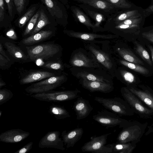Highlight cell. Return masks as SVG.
<instances>
[{
    "mask_svg": "<svg viewBox=\"0 0 153 153\" xmlns=\"http://www.w3.org/2000/svg\"><path fill=\"white\" fill-rule=\"evenodd\" d=\"M16 12L20 16L24 12L29 3V0H13Z\"/></svg>",
    "mask_w": 153,
    "mask_h": 153,
    "instance_id": "cell-35",
    "label": "cell"
},
{
    "mask_svg": "<svg viewBox=\"0 0 153 153\" xmlns=\"http://www.w3.org/2000/svg\"><path fill=\"white\" fill-rule=\"evenodd\" d=\"M148 127L149 128V130L147 131V132L145 134V135H147L149 134L150 133L152 132H153V128L152 126H149Z\"/></svg>",
    "mask_w": 153,
    "mask_h": 153,
    "instance_id": "cell-48",
    "label": "cell"
},
{
    "mask_svg": "<svg viewBox=\"0 0 153 153\" xmlns=\"http://www.w3.org/2000/svg\"><path fill=\"white\" fill-rule=\"evenodd\" d=\"M40 10L39 9L29 21L24 32L23 35L25 36L31 32L34 29L40 14Z\"/></svg>",
    "mask_w": 153,
    "mask_h": 153,
    "instance_id": "cell-34",
    "label": "cell"
},
{
    "mask_svg": "<svg viewBox=\"0 0 153 153\" xmlns=\"http://www.w3.org/2000/svg\"><path fill=\"white\" fill-rule=\"evenodd\" d=\"M6 34L8 38L12 39L15 40L17 38L16 34L13 28H11L8 30Z\"/></svg>",
    "mask_w": 153,
    "mask_h": 153,
    "instance_id": "cell-43",
    "label": "cell"
},
{
    "mask_svg": "<svg viewBox=\"0 0 153 153\" xmlns=\"http://www.w3.org/2000/svg\"><path fill=\"white\" fill-rule=\"evenodd\" d=\"M7 5L8 12L11 21L13 19L16 13V9L13 0H4Z\"/></svg>",
    "mask_w": 153,
    "mask_h": 153,
    "instance_id": "cell-39",
    "label": "cell"
},
{
    "mask_svg": "<svg viewBox=\"0 0 153 153\" xmlns=\"http://www.w3.org/2000/svg\"><path fill=\"white\" fill-rule=\"evenodd\" d=\"M120 73L124 80L128 84H132L135 82V77L131 73L124 70H120Z\"/></svg>",
    "mask_w": 153,
    "mask_h": 153,
    "instance_id": "cell-38",
    "label": "cell"
},
{
    "mask_svg": "<svg viewBox=\"0 0 153 153\" xmlns=\"http://www.w3.org/2000/svg\"><path fill=\"white\" fill-rule=\"evenodd\" d=\"M122 97L134 112L140 117L144 119L152 118L153 110L146 107L142 102L127 88L123 87L121 90Z\"/></svg>",
    "mask_w": 153,
    "mask_h": 153,
    "instance_id": "cell-3",
    "label": "cell"
},
{
    "mask_svg": "<svg viewBox=\"0 0 153 153\" xmlns=\"http://www.w3.org/2000/svg\"><path fill=\"white\" fill-rule=\"evenodd\" d=\"M5 46L10 54L14 58L20 60H26L27 57L18 47L13 43L7 42Z\"/></svg>",
    "mask_w": 153,
    "mask_h": 153,
    "instance_id": "cell-26",
    "label": "cell"
},
{
    "mask_svg": "<svg viewBox=\"0 0 153 153\" xmlns=\"http://www.w3.org/2000/svg\"><path fill=\"white\" fill-rule=\"evenodd\" d=\"M136 146V144L131 142L114 143L112 153H131Z\"/></svg>",
    "mask_w": 153,
    "mask_h": 153,
    "instance_id": "cell-27",
    "label": "cell"
},
{
    "mask_svg": "<svg viewBox=\"0 0 153 153\" xmlns=\"http://www.w3.org/2000/svg\"><path fill=\"white\" fill-rule=\"evenodd\" d=\"M80 93V91L77 89L65 91L50 90L33 94L30 96L41 101L59 102L76 99Z\"/></svg>",
    "mask_w": 153,
    "mask_h": 153,
    "instance_id": "cell-4",
    "label": "cell"
},
{
    "mask_svg": "<svg viewBox=\"0 0 153 153\" xmlns=\"http://www.w3.org/2000/svg\"><path fill=\"white\" fill-rule=\"evenodd\" d=\"M72 15L76 20L86 26L89 30L96 29L94 24L91 22L88 16L79 7L71 5L70 7Z\"/></svg>",
    "mask_w": 153,
    "mask_h": 153,
    "instance_id": "cell-21",
    "label": "cell"
},
{
    "mask_svg": "<svg viewBox=\"0 0 153 153\" xmlns=\"http://www.w3.org/2000/svg\"><path fill=\"white\" fill-rule=\"evenodd\" d=\"M89 50L94 55L97 60L105 68L109 69L111 68L113 64L107 53L97 50L92 46L89 47Z\"/></svg>",
    "mask_w": 153,
    "mask_h": 153,
    "instance_id": "cell-23",
    "label": "cell"
},
{
    "mask_svg": "<svg viewBox=\"0 0 153 153\" xmlns=\"http://www.w3.org/2000/svg\"><path fill=\"white\" fill-rule=\"evenodd\" d=\"M38 4L31 5L26 12L19 19L18 24L19 27H23L35 14L38 7Z\"/></svg>",
    "mask_w": 153,
    "mask_h": 153,
    "instance_id": "cell-29",
    "label": "cell"
},
{
    "mask_svg": "<svg viewBox=\"0 0 153 153\" xmlns=\"http://www.w3.org/2000/svg\"><path fill=\"white\" fill-rule=\"evenodd\" d=\"M65 78L64 75L52 76L32 84L26 88L25 91L30 95L52 90L61 86Z\"/></svg>",
    "mask_w": 153,
    "mask_h": 153,
    "instance_id": "cell-6",
    "label": "cell"
},
{
    "mask_svg": "<svg viewBox=\"0 0 153 153\" xmlns=\"http://www.w3.org/2000/svg\"><path fill=\"white\" fill-rule=\"evenodd\" d=\"M4 0H0V25L4 24H8L11 21L8 12H7Z\"/></svg>",
    "mask_w": 153,
    "mask_h": 153,
    "instance_id": "cell-31",
    "label": "cell"
},
{
    "mask_svg": "<svg viewBox=\"0 0 153 153\" xmlns=\"http://www.w3.org/2000/svg\"><path fill=\"white\" fill-rule=\"evenodd\" d=\"M50 113L56 120H62L69 117L70 115L68 112L63 107L53 104L49 106Z\"/></svg>",
    "mask_w": 153,
    "mask_h": 153,
    "instance_id": "cell-24",
    "label": "cell"
},
{
    "mask_svg": "<svg viewBox=\"0 0 153 153\" xmlns=\"http://www.w3.org/2000/svg\"><path fill=\"white\" fill-rule=\"evenodd\" d=\"M0 53L2 55L6 58L9 61L10 60V59L6 55L5 52L3 50L2 46L1 43L0 44Z\"/></svg>",
    "mask_w": 153,
    "mask_h": 153,
    "instance_id": "cell-46",
    "label": "cell"
},
{
    "mask_svg": "<svg viewBox=\"0 0 153 153\" xmlns=\"http://www.w3.org/2000/svg\"><path fill=\"white\" fill-rule=\"evenodd\" d=\"M52 33V31L50 30H41L24 39L22 42L25 45H32L47 39Z\"/></svg>",
    "mask_w": 153,
    "mask_h": 153,
    "instance_id": "cell-22",
    "label": "cell"
},
{
    "mask_svg": "<svg viewBox=\"0 0 153 153\" xmlns=\"http://www.w3.org/2000/svg\"><path fill=\"white\" fill-rule=\"evenodd\" d=\"M77 5L94 21L95 22L94 26L96 29L101 28V24L102 22L106 21L107 18L104 14L98 10L88 5L82 4Z\"/></svg>",
    "mask_w": 153,
    "mask_h": 153,
    "instance_id": "cell-14",
    "label": "cell"
},
{
    "mask_svg": "<svg viewBox=\"0 0 153 153\" xmlns=\"http://www.w3.org/2000/svg\"><path fill=\"white\" fill-rule=\"evenodd\" d=\"M55 76L54 74L48 71H36L31 72L21 79V85H24L40 81L45 79Z\"/></svg>",
    "mask_w": 153,
    "mask_h": 153,
    "instance_id": "cell-19",
    "label": "cell"
},
{
    "mask_svg": "<svg viewBox=\"0 0 153 153\" xmlns=\"http://www.w3.org/2000/svg\"><path fill=\"white\" fill-rule=\"evenodd\" d=\"M30 135L29 132L20 129H11L0 134V141L6 143H17L25 139Z\"/></svg>",
    "mask_w": 153,
    "mask_h": 153,
    "instance_id": "cell-12",
    "label": "cell"
},
{
    "mask_svg": "<svg viewBox=\"0 0 153 153\" xmlns=\"http://www.w3.org/2000/svg\"><path fill=\"white\" fill-rule=\"evenodd\" d=\"M111 133L91 137L90 140L85 143L81 148L83 152L95 153H111L114 143L106 145L107 137Z\"/></svg>",
    "mask_w": 153,
    "mask_h": 153,
    "instance_id": "cell-5",
    "label": "cell"
},
{
    "mask_svg": "<svg viewBox=\"0 0 153 153\" xmlns=\"http://www.w3.org/2000/svg\"><path fill=\"white\" fill-rule=\"evenodd\" d=\"M2 114V111H0V117H1Z\"/></svg>",
    "mask_w": 153,
    "mask_h": 153,
    "instance_id": "cell-51",
    "label": "cell"
},
{
    "mask_svg": "<svg viewBox=\"0 0 153 153\" xmlns=\"http://www.w3.org/2000/svg\"><path fill=\"white\" fill-rule=\"evenodd\" d=\"M94 100L105 108L120 116H132L134 114L126 101L120 97L105 98L96 97Z\"/></svg>",
    "mask_w": 153,
    "mask_h": 153,
    "instance_id": "cell-2",
    "label": "cell"
},
{
    "mask_svg": "<svg viewBox=\"0 0 153 153\" xmlns=\"http://www.w3.org/2000/svg\"><path fill=\"white\" fill-rule=\"evenodd\" d=\"M26 48L29 58L32 61L38 59H48L56 54L59 50L58 46L51 44L39 45Z\"/></svg>",
    "mask_w": 153,
    "mask_h": 153,
    "instance_id": "cell-8",
    "label": "cell"
},
{
    "mask_svg": "<svg viewBox=\"0 0 153 153\" xmlns=\"http://www.w3.org/2000/svg\"><path fill=\"white\" fill-rule=\"evenodd\" d=\"M41 66L44 68L54 70H61L62 68V65L60 63L56 62H47Z\"/></svg>",
    "mask_w": 153,
    "mask_h": 153,
    "instance_id": "cell-40",
    "label": "cell"
},
{
    "mask_svg": "<svg viewBox=\"0 0 153 153\" xmlns=\"http://www.w3.org/2000/svg\"><path fill=\"white\" fill-rule=\"evenodd\" d=\"M64 32L70 37L89 41L93 40L97 38L109 39L116 37V35L112 34H99L67 30H64Z\"/></svg>",
    "mask_w": 153,
    "mask_h": 153,
    "instance_id": "cell-18",
    "label": "cell"
},
{
    "mask_svg": "<svg viewBox=\"0 0 153 153\" xmlns=\"http://www.w3.org/2000/svg\"><path fill=\"white\" fill-rule=\"evenodd\" d=\"M33 143L30 142L16 151L14 153H25L28 152L32 148Z\"/></svg>",
    "mask_w": 153,
    "mask_h": 153,
    "instance_id": "cell-42",
    "label": "cell"
},
{
    "mask_svg": "<svg viewBox=\"0 0 153 153\" xmlns=\"http://www.w3.org/2000/svg\"><path fill=\"white\" fill-rule=\"evenodd\" d=\"M40 14L36 25L31 33L34 34L47 25L51 23L49 19L43 9H40Z\"/></svg>",
    "mask_w": 153,
    "mask_h": 153,
    "instance_id": "cell-28",
    "label": "cell"
},
{
    "mask_svg": "<svg viewBox=\"0 0 153 153\" xmlns=\"http://www.w3.org/2000/svg\"><path fill=\"white\" fill-rule=\"evenodd\" d=\"M83 133V130L81 128H77L67 132L64 131L61 136L64 145L67 149L73 147L81 139Z\"/></svg>",
    "mask_w": 153,
    "mask_h": 153,
    "instance_id": "cell-16",
    "label": "cell"
},
{
    "mask_svg": "<svg viewBox=\"0 0 153 153\" xmlns=\"http://www.w3.org/2000/svg\"><path fill=\"white\" fill-rule=\"evenodd\" d=\"M120 63L124 66L137 72L143 74L149 73V71L146 68L135 63L127 61L120 60Z\"/></svg>",
    "mask_w": 153,
    "mask_h": 153,
    "instance_id": "cell-32",
    "label": "cell"
},
{
    "mask_svg": "<svg viewBox=\"0 0 153 153\" xmlns=\"http://www.w3.org/2000/svg\"><path fill=\"white\" fill-rule=\"evenodd\" d=\"M73 108L76 113V119L78 120L86 118L93 109L89 101L82 97L77 98L74 102Z\"/></svg>",
    "mask_w": 153,
    "mask_h": 153,
    "instance_id": "cell-13",
    "label": "cell"
},
{
    "mask_svg": "<svg viewBox=\"0 0 153 153\" xmlns=\"http://www.w3.org/2000/svg\"><path fill=\"white\" fill-rule=\"evenodd\" d=\"M127 88L148 108L153 110V91L146 87L139 89L135 87H129Z\"/></svg>",
    "mask_w": 153,
    "mask_h": 153,
    "instance_id": "cell-15",
    "label": "cell"
},
{
    "mask_svg": "<svg viewBox=\"0 0 153 153\" xmlns=\"http://www.w3.org/2000/svg\"><path fill=\"white\" fill-rule=\"evenodd\" d=\"M59 131H50L47 133L40 140L38 146L41 148H53L62 151L65 149L64 143L59 137Z\"/></svg>",
    "mask_w": 153,
    "mask_h": 153,
    "instance_id": "cell-10",
    "label": "cell"
},
{
    "mask_svg": "<svg viewBox=\"0 0 153 153\" xmlns=\"http://www.w3.org/2000/svg\"><path fill=\"white\" fill-rule=\"evenodd\" d=\"M8 61L6 58L0 53V65L1 66L5 65Z\"/></svg>",
    "mask_w": 153,
    "mask_h": 153,
    "instance_id": "cell-45",
    "label": "cell"
},
{
    "mask_svg": "<svg viewBox=\"0 0 153 153\" xmlns=\"http://www.w3.org/2000/svg\"><path fill=\"white\" fill-rule=\"evenodd\" d=\"M81 4L90 6L98 10L108 17L118 11L117 9L105 0H73Z\"/></svg>",
    "mask_w": 153,
    "mask_h": 153,
    "instance_id": "cell-11",
    "label": "cell"
},
{
    "mask_svg": "<svg viewBox=\"0 0 153 153\" xmlns=\"http://www.w3.org/2000/svg\"><path fill=\"white\" fill-rule=\"evenodd\" d=\"M46 7L51 16L57 23L65 25L68 15L65 5L58 0H40Z\"/></svg>",
    "mask_w": 153,
    "mask_h": 153,
    "instance_id": "cell-9",
    "label": "cell"
},
{
    "mask_svg": "<svg viewBox=\"0 0 153 153\" xmlns=\"http://www.w3.org/2000/svg\"><path fill=\"white\" fill-rule=\"evenodd\" d=\"M151 126H153V122L152 123V124L151 125Z\"/></svg>",
    "mask_w": 153,
    "mask_h": 153,
    "instance_id": "cell-52",
    "label": "cell"
},
{
    "mask_svg": "<svg viewBox=\"0 0 153 153\" xmlns=\"http://www.w3.org/2000/svg\"><path fill=\"white\" fill-rule=\"evenodd\" d=\"M137 16H134L126 20H125L121 22L116 23H120L121 24H124L128 25H138V24L140 22L141 19L137 18V17H138Z\"/></svg>",
    "mask_w": 153,
    "mask_h": 153,
    "instance_id": "cell-41",
    "label": "cell"
},
{
    "mask_svg": "<svg viewBox=\"0 0 153 153\" xmlns=\"http://www.w3.org/2000/svg\"><path fill=\"white\" fill-rule=\"evenodd\" d=\"M64 5H65L67 9L69 8L70 7L69 5V2L68 0H59Z\"/></svg>",
    "mask_w": 153,
    "mask_h": 153,
    "instance_id": "cell-47",
    "label": "cell"
},
{
    "mask_svg": "<svg viewBox=\"0 0 153 153\" xmlns=\"http://www.w3.org/2000/svg\"><path fill=\"white\" fill-rule=\"evenodd\" d=\"M92 118L101 125L108 128L117 126L120 128H123L129 122L114 112L105 110L98 111Z\"/></svg>",
    "mask_w": 153,
    "mask_h": 153,
    "instance_id": "cell-7",
    "label": "cell"
},
{
    "mask_svg": "<svg viewBox=\"0 0 153 153\" xmlns=\"http://www.w3.org/2000/svg\"><path fill=\"white\" fill-rule=\"evenodd\" d=\"M135 49L136 52L144 61L149 65L151 66L152 65V63L149 53L142 45L136 43Z\"/></svg>",
    "mask_w": 153,
    "mask_h": 153,
    "instance_id": "cell-33",
    "label": "cell"
},
{
    "mask_svg": "<svg viewBox=\"0 0 153 153\" xmlns=\"http://www.w3.org/2000/svg\"><path fill=\"white\" fill-rule=\"evenodd\" d=\"M82 85L85 88L91 92L100 91L105 93L111 92L113 87L109 83L83 79Z\"/></svg>",
    "mask_w": 153,
    "mask_h": 153,
    "instance_id": "cell-17",
    "label": "cell"
},
{
    "mask_svg": "<svg viewBox=\"0 0 153 153\" xmlns=\"http://www.w3.org/2000/svg\"><path fill=\"white\" fill-rule=\"evenodd\" d=\"M115 7L119 9H127L130 8L131 5L126 0H105Z\"/></svg>",
    "mask_w": 153,
    "mask_h": 153,
    "instance_id": "cell-36",
    "label": "cell"
},
{
    "mask_svg": "<svg viewBox=\"0 0 153 153\" xmlns=\"http://www.w3.org/2000/svg\"><path fill=\"white\" fill-rule=\"evenodd\" d=\"M6 83H5L4 82L3 80H0V88H1L6 85Z\"/></svg>",
    "mask_w": 153,
    "mask_h": 153,
    "instance_id": "cell-50",
    "label": "cell"
},
{
    "mask_svg": "<svg viewBox=\"0 0 153 153\" xmlns=\"http://www.w3.org/2000/svg\"><path fill=\"white\" fill-rule=\"evenodd\" d=\"M76 76L78 77L82 78L83 79L106 83L109 82L108 80L104 79L102 76L97 75L85 71H82L79 72Z\"/></svg>",
    "mask_w": 153,
    "mask_h": 153,
    "instance_id": "cell-30",
    "label": "cell"
},
{
    "mask_svg": "<svg viewBox=\"0 0 153 153\" xmlns=\"http://www.w3.org/2000/svg\"><path fill=\"white\" fill-rule=\"evenodd\" d=\"M71 63L72 65L77 67L92 68L99 66L97 63L88 58L81 52L74 54L71 60Z\"/></svg>",
    "mask_w": 153,
    "mask_h": 153,
    "instance_id": "cell-20",
    "label": "cell"
},
{
    "mask_svg": "<svg viewBox=\"0 0 153 153\" xmlns=\"http://www.w3.org/2000/svg\"><path fill=\"white\" fill-rule=\"evenodd\" d=\"M148 47L151 51L152 57L153 62V47L151 45H148Z\"/></svg>",
    "mask_w": 153,
    "mask_h": 153,
    "instance_id": "cell-49",
    "label": "cell"
},
{
    "mask_svg": "<svg viewBox=\"0 0 153 153\" xmlns=\"http://www.w3.org/2000/svg\"><path fill=\"white\" fill-rule=\"evenodd\" d=\"M117 51L126 61L137 64L144 65L143 62L131 51L124 48H118Z\"/></svg>",
    "mask_w": 153,
    "mask_h": 153,
    "instance_id": "cell-25",
    "label": "cell"
},
{
    "mask_svg": "<svg viewBox=\"0 0 153 153\" xmlns=\"http://www.w3.org/2000/svg\"><path fill=\"white\" fill-rule=\"evenodd\" d=\"M13 96V93L6 89L0 90V105L6 103L12 98Z\"/></svg>",
    "mask_w": 153,
    "mask_h": 153,
    "instance_id": "cell-37",
    "label": "cell"
},
{
    "mask_svg": "<svg viewBox=\"0 0 153 153\" xmlns=\"http://www.w3.org/2000/svg\"><path fill=\"white\" fill-rule=\"evenodd\" d=\"M147 125V123H142L136 121H129L118 134L117 143L136 144L140 141Z\"/></svg>",
    "mask_w": 153,
    "mask_h": 153,
    "instance_id": "cell-1",
    "label": "cell"
},
{
    "mask_svg": "<svg viewBox=\"0 0 153 153\" xmlns=\"http://www.w3.org/2000/svg\"><path fill=\"white\" fill-rule=\"evenodd\" d=\"M143 37L153 42V33H143L142 34Z\"/></svg>",
    "mask_w": 153,
    "mask_h": 153,
    "instance_id": "cell-44",
    "label": "cell"
}]
</instances>
